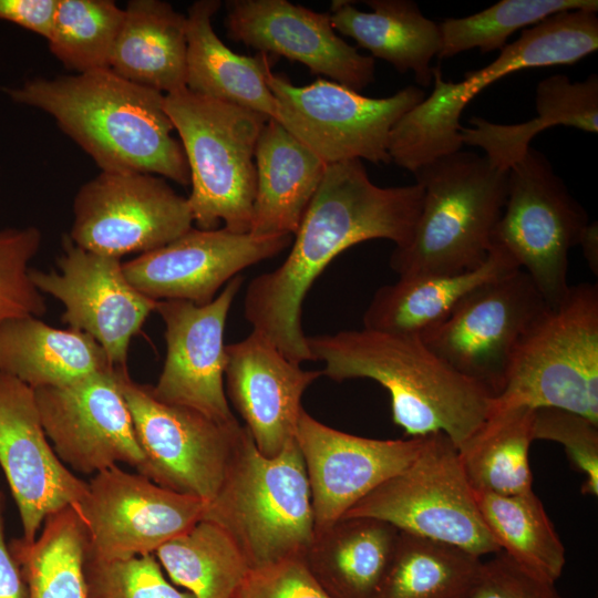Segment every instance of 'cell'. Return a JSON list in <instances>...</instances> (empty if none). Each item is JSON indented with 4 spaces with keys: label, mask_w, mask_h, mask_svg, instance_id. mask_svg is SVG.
<instances>
[{
    "label": "cell",
    "mask_w": 598,
    "mask_h": 598,
    "mask_svg": "<svg viewBox=\"0 0 598 598\" xmlns=\"http://www.w3.org/2000/svg\"><path fill=\"white\" fill-rule=\"evenodd\" d=\"M420 184L380 187L360 159L328 164L291 249L276 269L255 277L244 299L245 319L290 361H313L301 326L303 299L342 251L370 239L395 247L412 237L421 212Z\"/></svg>",
    "instance_id": "6da1fadb"
},
{
    "label": "cell",
    "mask_w": 598,
    "mask_h": 598,
    "mask_svg": "<svg viewBox=\"0 0 598 598\" xmlns=\"http://www.w3.org/2000/svg\"><path fill=\"white\" fill-rule=\"evenodd\" d=\"M6 93L51 115L102 172H137L190 184L183 146L164 106L165 94L101 69L35 78Z\"/></svg>",
    "instance_id": "7a4b0ae2"
},
{
    "label": "cell",
    "mask_w": 598,
    "mask_h": 598,
    "mask_svg": "<svg viewBox=\"0 0 598 598\" xmlns=\"http://www.w3.org/2000/svg\"><path fill=\"white\" fill-rule=\"evenodd\" d=\"M307 344L331 380L382 385L394 424L410 437L443 433L458 450L492 410L494 395L436 355L421 336L362 328L310 336Z\"/></svg>",
    "instance_id": "3957f363"
},
{
    "label": "cell",
    "mask_w": 598,
    "mask_h": 598,
    "mask_svg": "<svg viewBox=\"0 0 598 598\" xmlns=\"http://www.w3.org/2000/svg\"><path fill=\"white\" fill-rule=\"evenodd\" d=\"M423 188L411 239L395 247L390 267L399 277L474 270L489 254L493 230L508 192V171L485 156L458 151L416 169Z\"/></svg>",
    "instance_id": "277c9868"
},
{
    "label": "cell",
    "mask_w": 598,
    "mask_h": 598,
    "mask_svg": "<svg viewBox=\"0 0 598 598\" xmlns=\"http://www.w3.org/2000/svg\"><path fill=\"white\" fill-rule=\"evenodd\" d=\"M594 9L556 13L522 31L484 68L447 82L432 69L433 91L393 126L388 152L391 162L414 173L421 166L461 151V114L493 82L519 70L574 64L598 49V17Z\"/></svg>",
    "instance_id": "5b68a950"
},
{
    "label": "cell",
    "mask_w": 598,
    "mask_h": 598,
    "mask_svg": "<svg viewBox=\"0 0 598 598\" xmlns=\"http://www.w3.org/2000/svg\"><path fill=\"white\" fill-rule=\"evenodd\" d=\"M202 519L227 532L250 569L305 555L315 535L310 485L296 439L267 457L243 431Z\"/></svg>",
    "instance_id": "8992f818"
},
{
    "label": "cell",
    "mask_w": 598,
    "mask_h": 598,
    "mask_svg": "<svg viewBox=\"0 0 598 598\" xmlns=\"http://www.w3.org/2000/svg\"><path fill=\"white\" fill-rule=\"evenodd\" d=\"M164 106L183 146L192 190L187 197L199 229L220 223L250 231L256 196L255 150L267 116L190 92L166 94Z\"/></svg>",
    "instance_id": "52a82bcc"
},
{
    "label": "cell",
    "mask_w": 598,
    "mask_h": 598,
    "mask_svg": "<svg viewBox=\"0 0 598 598\" xmlns=\"http://www.w3.org/2000/svg\"><path fill=\"white\" fill-rule=\"evenodd\" d=\"M557 408L598 423V287L569 286L520 340L492 408Z\"/></svg>",
    "instance_id": "ba28073f"
},
{
    "label": "cell",
    "mask_w": 598,
    "mask_h": 598,
    "mask_svg": "<svg viewBox=\"0 0 598 598\" xmlns=\"http://www.w3.org/2000/svg\"><path fill=\"white\" fill-rule=\"evenodd\" d=\"M344 517L382 519L400 532L451 544L478 557L501 551L481 516L458 450L443 433L425 435L414 460Z\"/></svg>",
    "instance_id": "9c48e42d"
},
{
    "label": "cell",
    "mask_w": 598,
    "mask_h": 598,
    "mask_svg": "<svg viewBox=\"0 0 598 598\" xmlns=\"http://www.w3.org/2000/svg\"><path fill=\"white\" fill-rule=\"evenodd\" d=\"M587 225L585 208L530 146L508 169L507 198L491 246L503 249L554 306L568 291L569 251Z\"/></svg>",
    "instance_id": "30bf717a"
},
{
    "label": "cell",
    "mask_w": 598,
    "mask_h": 598,
    "mask_svg": "<svg viewBox=\"0 0 598 598\" xmlns=\"http://www.w3.org/2000/svg\"><path fill=\"white\" fill-rule=\"evenodd\" d=\"M266 81L277 100L275 120L327 165L350 159L390 164L391 130L426 96L415 85L381 99L324 79L296 86L272 70Z\"/></svg>",
    "instance_id": "8fae6325"
},
{
    "label": "cell",
    "mask_w": 598,
    "mask_h": 598,
    "mask_svg": "<svg viewBox=\"0 0 598 598\" xmlns=\"http://www.w3.org/2000/svg\"><path fill=\"white\" fill-rule=\"evenodd\" d=\"M143 463L137 473L177 493L209 502L216 494L243 425H225L154 396L151 385L117 369Z\"/></svg>",
    "instance_id": "7c38bea8"
},
{
    "label": "cell",
    "mask_w": 598,
    "mask_h": 598,
    "mask_svg": "<svg viewBox=\"0 0 598 598\" xmlns=\"http://www.w3.org/2000/svg\"><path fill=\"white\" fill-rule=\"evenodd\" d=\"M547 306L532 278L516 269L477 287L421 337L454 370L495 396L520 340Z\"/></svg>",
    "instance_id": "4fadbf2b"
},
{
    "label": "cell",
    "mask_w": 598,
    "mask_h": 598,
    "mask_svg": "<svg viewBox=\"0 0 598 598\" xmlns=\"http://www.w3.org/2000/svg\"><path fill=\"white\" fill-rule=\"evenodd\" d=\"M70 239L79 247L121 258L148 252L193 227L187 198L165 178L137 172H102L73 199Z\"/></svg>",
    "instance_id": "5bb4252c"
},
{
    "label": "cell",
    "mask_w": 598,
    "mask_h": 598,
    "mask_svg": "<svg viewBox=\"0 0 598 598\" xmlns=\"http://www.w3.org/2000/svg\"><path fill=\"white\" fill-rule=\"evenodd\" d=\"M205 504L117 465L92 475L76 511L86 529L89 557L120 560L154 555L198 523Z\"/></svg>",
    "instance_id": "9a60e30c"
},
{
    "label": "cell",
    "mask_w": 598,
    "mask_h": 598,
    "mask_svg": "<svg viewBox=\"0 0 598 598\" xmlns=\"http://www.w3.org/2000/svg\"><path fill=\"white\" fill-rule=\"evenodd\" d=\"M120 258L89 251L68 235L62 238L58 270L30 269L41 293L59 300L62 321L92 337L114 368L127 369L132 338L140 332L157 301L135 289Z\"/></svg>",
    "instance_id": "2e32d148"
},
{
    "label": "cell",
    "mask_w": 598,
    "mask_h": 598,
    "mask_svg": "<svg viewBox=\"0 0 598 598\" xmlns=\"http://www.w3.org/2000/svg\"><path fill=\"white\" fill-rule=\"evenodd\" d=\"M34 393L47 437L73 473L94 475L120 464L137 471L143 463L117 368Z\"/></svg>",
    "instance_id": "e0dca14e"
},
{
    "label": "cell",
    "mask_w": 598,
    "mask_h": 598,
    "mask_svg": "<svg viewBox=\"0 0 598 598\" xmlns=\"http://www.w3.org/2000/svg\"><path fill=\"white\" fill-rule=\"evenodd\" d=\"M244 282L238 275L216 298L197 306L185 300H159L155 311L164 324L166 355L154 396L195 410L225 424H239L225 392L224 331L231 303Z\"/></svg>",
    "instance_id": "ac0fdd59"
},
{
    "label": "cell",
    "mask_w": 598,
    "mask_h": 598,
    "mask_svg": "<svg viewBox=\"0 0 598 598\" xmlns=\"http://www.w3.org/2000/svg\"><path fill=\"white\" fill-rule=\"evenodd\" d=\"M293 236L236 234L225 227L188 231L169 244L123 262L130 283L146 297L209 303L241 270L277 256Z\"/></svg>",
    "instance_id": "d6986e66"
},
{
    "label": "cell",
    "mask_w": 598,
    "mask_h": 598,
    "mask_svg": "<svg viewBox=\"0 0 598 598\" xmlns=\"http://www.w3.org/2000/svg\"><path fill=\"white\" fill-rule=\"evenodd\" d=\"M0 467L14 498L21 538L32 542L47 516L78 507L87 482L55 454L40 419L34 390L0 374Z\"/></svg>",
    "instance_id": "ffe728a7"
},
{
    "label": "cell",
    "mask_w": 598,
    "mask_h": 598,
    "mask_svg": "<svg viewBox=\"0 0 598 598\" xmlns=\"http://www.w3.org/2000/svg\"><path fill=\"white\" fill-rule=\"evenodd\" d=\"M296 442L311 492L315 533L331 526L364 496L404 470L424 436L377 440L330 427L301 411Z\"/></svg>",
    "instance_id": "44dd1931"
},
{
    "label": "cell",
    "mask_w": 598,
    "mask_h": 598,
    "mask_svg": "<svg viewBox=\"0 0 598 598\" xmlns=\"http://www.w3.org/2000/svg\"><path fill=\"white\" fill-rule=\"evenodd\" d=\"M225 6L227 37L234 42L298 61L355 92L374 81V59L336 33L329 12L287 0H229Z\"/></svg>",
    "instance_id": "7402d4cb"
},
{
    "label": "cell",
    "mask_w": 598,
    "mask_h": 598,
    "mask_svg": "<svg viewBox=\"0 0 598 598\" xmlns=\"http://www.w3.org/2000/svg\"><path fill=\"white\" fill-rule=\"evenodd\" d=\"M227 400L245 422L258 451L278 455L296 437L305 391L322 375L288 360L265 336L252 330L226 344Z\"/></svg>",
    "instance_id": "603a6c76"
},
{
    "label": "cell",
    "mask_w": 598,
    "mask_h": 598,
    "mask_svg": "<svg viewBox=\"0 0 598 598\" xmlns=\"http://www.w3.org/2000/svg\"><path fill=\"white\" fill-rule=\"evenodd\" d=\"M256 196L250 234L295 236L327 164L269 118L255 150Z\"/></svg>",
    "instance_id": "cb8c5ba5"
},
{
    "label": "cell",
    "mask_w": 598,
    "mask_h": 598,
    "mask_svg": "<svg viewBox=\"0 0 598 598\" xmlns=\"http://www.w3.org/2000/svg\"><path fill=\"white\" fill-rule=\"evenodd\" d=\"M220 6L218 0H198L188 8L186 89L275 120L277 100L266 76L276 56L261 52L240 55L226 47L212 23Z\"/></svg>",
    "instance_id": "d4e9b609"
},
{
    "label": "cell",
    "mask_w": 598,
    "mask_h": 598,
    "mask_svg": "<svg viewBox=\"0 0 598 598\" xmlns=\"http://www.w3.org/2000/svg\"><path fill=\"white\" fill-rule=\"evenodd\" d=\"M519 269L499 247L492 245L478 268L451 275L399 277L380 287L363 315V328L421 336L444 321L477 287Z\"/></svg>",
    "instance_id": "484cf974"
},
{
    "label": "cell",
    "mask_w": 598,
    "mask_h": 598,
    "mask_svg": "<svg viewBox=\"0 0 598 598\" xmlns=\"http://www.w3.org/2000/svg\"><path fill=\"white\" fill-rule=\"evenodd\" d=\"M113 368L103 348L82 331L54 328L33 316L0 324V374L33 390L66 385Z\"/></svg>",
    "instance_id": "4316f807"
},
{
    "label": "cell",
    "mask_w": 598,
    "mask_h": 598,
    "mask_svg": "<svg viewBox=\"0 0 598 598\" xmlns=\"http://www.w3.org/2000/svg\"><path fill=\"white\" fill-rule=\"evenodd\" d=\"M110 69L165 95L186 89V16L166 1H128Z\"/></svg>",
    "instance_id": "83f0119b"
},
{
    "label": "cell",
    "mask_w": 598,
    "mask_h": 598,
    "mask_svg": "<svg viewBox=\"0 0 598 598\" xmlns=\"http://www.w3.org/2000/svg\"><path fill=\"white\" fill-rule=\"evenodd\" d=\"M400 530L373 517H344L315 533L305 563L331 598H374Z\"/></svg>",
    "instance_id": "f1b7e54d"
},
{
    "label": "cell",
    "mask_w": 598,
    "mask_h": 598,
    "mask_svg": "<svg viewBox=\"0 0 598 598\" xmlns=\"http://www.w3.org/2000/svg\"><path fill=\"white\" fill-rule=\"evenodd\" d=\"M371 11L352 1H332L331 24L352 38L372 58L389 62L398 72L412 71L422 86L432 83L431 61L441 48L439 23L427 19L411 0H367Z\"/></svg>",
    "instance_id": "f546056e"
},
{
    "label": "cell",
    "mask_w": 598,
    "mask_h": 598,
    "mask_svg": "<svg viewBox=\"0 0 598 598\" xmlns=\"http://www.w3.org/2000/svg\"><path fill=\"white\" fill-rule=\"evenodd\" d=\"M537 116L517 124H498L473 116V127L460 128L461 141L477 146L497 168L508 171L530 147L532 140L546 128L565 125L588 133L598 132V76L573 82L554 74L536 87Z\"/></svg>",
    "instance_id": "4dcf8cb0"
},
{
    "label": "cell",
    "mask_w": 598,
    "mask_h": 598,
    "mask_svg": "<svg viewBox=\"0 0 598 598\" xmlns=\"http://www.w3.org/2000/svg\"><path fill=\"white\" fill-rule=\"evenodd\" d=\"M9 547L29 598H87L89 540L75 507L66 506L47 516L34 540L14 538Z\"/></svg>",
    "instance_id": "1f68e13d"
},
{
    "label": "cell",
    "mask_w": 598,
    "mask_h": 598,
    "mask_svg": "<svg viewBox=\"0 0 598 598\" xmlns=\"http://www.w3.org/2000/svg\"><path fill=\"white\" fill-rule=\"evenodd\" d=\"M534 410L492 408L484 424L458 448L463 470L474 491L499 495L533 491L528 453L534 441Z\"/></svg>",
    "instance_id": "d6a6232c"
},
{
    "label": "cell",
    "mask_w": 598,
    "mask_h": 598,
    "mask_svg": "<svg viewBox=\"0 0 598 598\" xmlns=\"http://www.w3.org/2000/svg\"><path fill=\"white\" fill-rule=\"evenodd\" d=\"M482 563L461 547L400 532L374 598H470Z\"/></svg>",
    "instance_id": "836d02e7"
},
{
    "label": "cell",
    "mask_w": 598,
    "mask_h": 598,
    "mask_svg": "<svg viewBox=\"0 0 598 598\" xmlns=\"http://www.w3.org/2000/svg\"><path fill=\"white\" fill-rule=\"evenodd\" d=\"M474 495L501 551L536 577L556 582L566 563V549L536 494L474 491Z\"/></svg>",
    "instance_id": "e575fe53"
},
{
    "label": "cell",
    "mask_w": 598,
    "mask_h": 598,
    "mask_svg": "<svg viewBox=\"0 0 598 598\" xmlns=\"http://www.w3.org/2000/svg\"><path fill=\"white\" fill-rule=\"evenodd\" d=\"M154 556L169 579L195 598H233L250 570L231 536L206 519L162 545Z\"/></svg>",
    "instance_id": "d590c367"
},
{
    "label": "cell",
    "mask_w": 598,
    "mask_h": 598,
    "mask_svg": "<svg viewBox=\"0 0 598 598\" xmlns=\"http://www.w3.org/2000/svg\"><path fill=\"white\" fill-rule=\"evenodd\" d=\"M123 20L124 9L113 0H58L50 51L78 73L110 69Z\"/></svg>",
    "instance_id": "8d00e7d4"
},
{
    "label": "cell",
    "mask_w": 598,
    "mask_h": 598,
    "mask_svg": "<svg viewBox=\"0 0 598 598\" xmlns=\"http://www.w3.org/2000/svg\"><path fill=\"white\" fill-rule=\"evenodd\" d=\"M594 9L597 0H502L464 18H448L440 25L439 59L478 49L482 53L502 50L517 30L535 25L559 12Z\"/></svg>",
    "instance_id": "74e56055"
},
{
    "label": "cell",
    "mask_w": 598,
    "mask_h": 598,
    "mask_svg": "<svg viewBox=\"0 0 598 598\" xmlns=\"http://www.w3.org/2000/svg\"><path fill=\"white\" fill-rule=\"evenodd\" d=\"M42 241L39 228L0 230V324L20 317H41L47 305L30 278V262Z\"/></svg>",
    "instance_id": "f35d334b"
},
{
    "label": "cell",
    "mask_w": 598,
    "mask_h": 598,
    "mask_svg": "<svg viewBox=\"0 0 598 598\" xmlns=\"http://www.w3.org/2000/svg\"><path fill=\"white\" fill-rule=\"evenodd\" d=\"M85 575L87 598H195L166 579L152 554L120 560L87 556Z\"/></svg>",
    "instance_id": "ab89813d"
},
{
    "label": "cell",
    "mask_w": 598,
    "mask_h": 598,
    "mask_svg": "<svg viewBox=\"0 0 598 598\" xmlns=\"http://www.w3.org/2000/svg\"><path fill=\"white\" fill-rule=\"evenodd\" d=\"M533 437L553 441L565 447L574 467L585 476L582 494H598V423L557 408L534 410Z\"/></svg>",
    "instance_id": "60d3db41"
},
{
    "label": "cell",
    "mask_w": 598,
    "mask_h": 598,
    "mask_svg": "<svg viewBox=\"0 0 598 598\" xmlns=\"http://www.w3.org/2000/svg\"><path fill=\"white\" fill-rule=\"evenodd\" d=\"M233 598H331L309 571L303 555L250 569Z\"/></svg>",
    "instance_id": "b9f144b4"
},
{
    "label": "cell",
    "mask_w": 598,
    "mask_h": 598,
    "mask_svg": "<svg viewBox=\"0 0 598 598\" xmlns=\"http://www.w3.org/2000/svg\"><path fill=\"white\" fill-rule=\"evenodd\" d=\"M470 598H563L555 582L527 571L505 553L499 551L482 563Z\"/></svg>",
    "instance_id": "7bdbcfd3"
},
{
    "label": "cell",
    "mask_w": 598,
    "mask_h": 598,
    "mask_svg": "<svg viewBox=\"0 0 598 598\" xmlns=\"http://www.w3.org/2000/svg\"><path fill=\"white\" fill-rule=\"evenodd\" d=\"M58 0H0V21L14 23L49 39Z\"/></svg>",
    "instance_id": "ee69618b"
},
{
    "label": "cell",
    "mask_w": 598,
    "mask_h": 598,
    "mask_svg": "<svg viewBox=\"0 0 598 598\" xmlns=\"http://www.w3.org/2000/svg\"><path fill=\"white\" fill-rule=\"evenodd\" d=\"M4 495L0 491V598H29L28 587L4 530Z\"/></svg>",
    "instance_id": "f6af8a7d"
},
{
    "label": "cell",
    "mask_w": 598,
    "mask_h": 598,
    "mask_svg": "<svg viewBox=\"0 0 598 598\" xmlns=\"http://www.w3.org/2000/svg\"><path fill=\"white\" fill-rule=\"evenodd\" d=\"M582 249L584 257L595 275L598 274V226L597 221L588 223L580 235L578 245Z\"/></svg>",
    "instance_id": "bcb514c9"
}]
</instances>
